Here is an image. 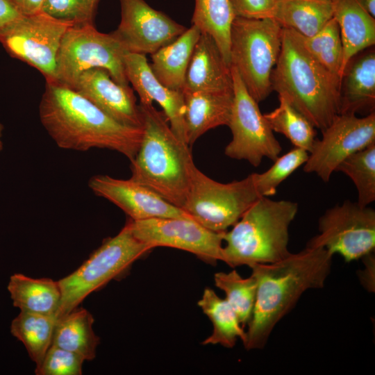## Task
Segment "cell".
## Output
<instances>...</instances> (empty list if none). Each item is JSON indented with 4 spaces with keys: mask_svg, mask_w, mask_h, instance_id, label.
<instances>
[{
    "mask_svg": "<svg viewBox=\"0 0 375 375\" xmlns=\"http://www.w3.org/2000/svg\"><path fill=\"white\" fill-rule=\"evenodd\" d=\"M283 27L274 19L235 17L230 34V65L258 103L272 89V74L282 43Z\"/></svg>",
    "mask_w": 375,
    "mask_h": 375,
    "instance_id": "cell-6",
    "label": "cell"
},
{
    "mask_svg": "<svg viewBox=\"0 0 375 375\" xmlns=\"http://www.w3.org/2000/svg\"><path fill=\"white\" fill-rule=\"evenodd\" d=\"M375 52L369 49L348 63L341 83L340 114L374 112Z\"/></svg>",
    "mask_w": 375,
    "mask_h": 375,
    "instance_id": "cell-22",
    "label": "cell"
},
{
    "mask_svg": "<svg viewBox=\"0 0 375 375\" xmlns=\"http://www.w3.org/2000/svg\"><path fill=\"white\" fill-rule=\"evenodd\" d=\"M235 17L230 0H195L192 25L213 38L230 66V34Z\"/></svg>",
    "mask_w": 375,
    "mask_h": 375,
    "instance_id": "cell-28",
    "label": "cell"
},
{
    "mask_svg": "<svg viewBox=\"0 0 375 375\" xmlns=\"http://www.w3.org/2000/svg\"><path fill=\"white\" fill-rule=\"evenodd\" d=\"M124 68L128 82L138 94L140 103L157 102L174 133L187 144L183 92L163 85L153 74L145 55L126 52Z\"/></svg>",
    "mask_w": 375,
    "mask_h": 375,
    "instance_id": "cell-18",
    "label": "cell"
},
{
    "mask_svg": "<svg viewBox=\"0 0 375 375\" xmlns=\"http://www.w3.org/2000/svg\"><path fill=\"white\" fill-rule=\"evenodd\" d=\"M84 361L80 355L51 344L35 372L37 375H80Z\"/></svg>",
    "mask_w": 375,
    "mask_h": 375,
    "instance_id": "cell-36",
    "label": "cell"
},
{
    "mask_svg": "<svg viewBox=\"0 0 375 375\" xmlns=\"http://www.w3.org/2000/svg\"><path fill=\"white\" fill-rule=\"evenodd\" d=\"M23 15L10 0H0V33Z\"/></svg>",
    "mask_w": 375,
    "mask_h": 375,
    "instance_id": "cell-38",
    "label": "cell"
},
{
    "mask_svg": "<svg viewBox=\"0 0 375 375\" xmlns=\"http://www.w3.org/2000/svg\"><path fill=\"white\" fill-rule=\"evenodd\" d=\"M372 15L375 16V0H357Z\"/></svg>",
    "mask_w": 375,
    "mask_h": 375,
    "instance_id": "cell-40",
    "label": "cell"
},
{
    "mask_svg": "<svg viewBox=\"0 0 375 375\" xmlns=\"http://www.w3.org/2000/svg\"><path fill=\"white\" fill-rule=\"evenodd\" d=\"M322 133L321 139H315L303 169L327 183L345 158L375 142L374 111L362 117L339 114Z\"/></svg>",
    "mask_w": 375,
    "mask_h": 375,
    "instance_id": "cell-13",
    "label": "cell"
},
{
    "mask_svg": "<svg viewBox=\"0 0 375 375\" xmlns=\"http://www.w3.org/2000/svg\"><path fill=\"white\" fill-rule=\"evenodd\" d=\"M298 204L259 198L224 235L223 262L231 267L272 263L288 256L289 228Z\"/></svg>",
    "mask_w": 375,
    "mask_h": 375,
    "instance_id": "cell-5",
    "label": "cell"
},
{
    "mask_svg": "<svg viewBox=\"0 0 375 375\" xmlns=\"http://www.w3.org/2000/svg\"><path fill=\"white\" fill-rule=\"evenodd\" d=\"M198 306L213 326L212 334L202 342L203 344H220L233 348L238 338L244 343L246 331L235 310L225 299L217 296L212 289L206 288L198 301Z\"/></svg>",
    "mask_w": 375,
    "mask_h": 375,
    "instance_id": "cell-26",
    "label": "cell"
},
{
    "mask_svg": "<svg viewBox=\"0 0 375 375\" xmlns=\"http://www.w3.org/2000/svg\"><path fill=\"white\" fill-rule=\"evenodd\" d=\"M142 138L133 160L130 179L150 189L181 209L191 185L195 165L188 146L171 128L153 104H139Z\"/></svg>",
    "mask_w": 375,
    "mask_h": 375,
    "instance_id": "cell-3",
    "label": "cell"
},
{
    "mask_svg": "<svg viewBox=\"0 0 375 375\" xmlns=\"http://www.w3.org/2000/svg\"><path fill=\"white\" fill-rule=\"evenodd\" d=\"M297 33L309 53L342 83L340 70L343 49L336 20L333 17L331 19L318 33L311 37Z\"/></svg>",
    "mask_w": 375,
    "mask_h": 375,
    "instance_id": "cell-33",
    "label": "cell"
},
{
    "mask_svg": "<svg viewBox=\"0 0 375 375\" xmlns=\"http://www.w3.org/2000/svg\"><path fill=\"white\" fill-rule=\"evenodd\" d=\"M200 35V31L192 25L174 41L151 54L150 68L163 85L174 90H183L188 67Z\"/></svg>",
    "mask_w": 375,
    "mask_h": 375,
    "instance_id": "cell-23",
    "label": "cell"
},
{
    "mask_svg": "<svg viewBox=\"0 0 375 375\" xmlns=\"http://www.w3.org/2000/svg\"><path fill=\"white\" fill-rule=\"evenodd\" d=\"M13 3V0H10Z\"/></svg>",
    "mask_w": 375,
    "mask_h": 375,
    "instance_id": "cell-42",
    "label": "cell"
},
{
    "mask_svg": "<svg viewBox=\"0 0 375 375\" xmlns=\"http://www.w3.org/2000/svg\"><path fill=\"white\" fill-rule=\"evenodd\" d=\"M183 93L186 142L188 146L192 145L208 131L228 125L233 91H185Z\"/></svg>",
    "mask_w": 375,
    "mask_h": 375,
    "instance_id": "cell-20",
    "label": "cell"
},
{
    "mask_svg": "<svg viewBox=\"0 0 375 375\" xmlns=\"http://www.w3.org/2000/svg\"><path fill=\"white\" fill-rule=\"evenodd\" d=\"M46 82L39 115L58 147L80 151L107 149L133 160L142 141V127L120 124L74 90L54 81Z\"/></svg>",
    "mask_w": 375,
    "mask_h": 375,
    "instance_id": "cell-2",
    "label": "cell"
},
{
    "mask_svg": "<svg viewBox=\"0 0 375 375\" xmlns=\"http://www.w3.org/2000/svg\"><path fill=\"white\" fill-rule=\"evenodd\" d=\"M333 256L321 247L306 245L272 263L249 267L257 281V292L251 319L247 324V350L266 345L276 325L310 289H320L330 273Z\"/></svg>",
    "mask_w": 375,
    "mask_h": 375,
    "instance_id": "cell-1",
    "label": "cell"
},
{
    "mask_svg": "<svg viewBox=\"0 0 375 375\" xmlns=\"http://www.w3.org/2000/svg\"><path fill=\"white\" fill-rule=\"evenodd\" d=\"M216 287L224 292L225 299L238 315L244 328L250 322L256 299L257 281L251 274L249 277H242L236 270L217 272L214 275Z\"/></svg>",
    "mask_w": 375,
    "mask_h": 375,
    "instance_id": "cell-31",
    "label": "cell"
},
{
    "mask_svg": "<svg viewBox=\"0 0 375 375\" xmlns=\"http://www.w3.org/2000/svg\"><path fill=\"white\" fill-rule=\"evenodd\" d=\"M253 174L223 183L195 167L182 210L194 221L214 232H225L259 199Z\"/></svg>",
    "mask_w": 375,
    "mask_h": 375,
    "instance_id": "cell-9",
    "label": "cell"
},
{
    "mask_svg": "<svg viewBox=\"0 0 375 375\" xmlns=\"http://www.w3.org/2000/svg\"><path fill=\"white\" fill-rule=\"evenodd\" d=\"M126 52L111 33L99 32L94 24L72 26L61 40L54 82L72 89L83 72L101 67L115 82L129 86L124 68Z\"/></svg>",
    "mask_w": 375,
    "mask_h": 375,
    "instance_id": "cell-8",
    "label": "cell"
},
{
    "mask_svg": "<svg viewBox=\"0 0 375 375\" xmlns=\"http://www.w3.org/2000/svg\"><path fill=\"white\" fill-rule=\"evenodd\" d=\"M44 0H13L14 4L24 15H30L41 12Z\"/></svg>",
    "mask_w": 375,
    "mask_h": 375,
    "instance_id": "cell-39",
    "label": "cell"
},
{
    "mask_svg": "<svg viewBox=\"0 0 375 375\" xmlns=\"http://www.w3.org/2000/svg\"><path fill=\"white\" fill-rule=\"evenodd\" d=\"M3 129V125L0 123V151L2 150L3 149V144H2V142L1 140V137L2 135V131Z\"/></svg>",
    "mask_w": 375,
    "mask_h": 375,
    "instance_id": "cell-41",
    "label": "cell"
},
{
    "mask_svg": "<svg viewBox=\"0 0 375 375\" xmlns=\"http://www.w3.org/2000/svg\"><path fill=\"white\" fill-rule=\"evenodd\" d=\"M309 153L301 148L278 156L265 172L253 173L256 190L260 197H269L276 194L278 186L307 161Z\"/></svg>",
    "mask_w": 375,
    "mask_h": 375,
    "instance_id": "cell-34",
    "label": "cell"
},
{
    "mask_svg": "<svg viewBox=\"0 0 375 375\" xmlns=\"http://www.w3.org/2000/svg\"><path fill=\"white\" fill-rule=\"evenodd\" d=\"M231 68L233 101L228 126L232 139L224 153L233 159L247 160L257 167L264 158L275 160L282 147L261 113L258 103L248 92L237 70Z\"/></svg>",
    "mask_w": 375,
    "mask_h": 375,
    "instance_id": "cell-10",
    "label": "cell"
},
{
    "mask_svg": "<svg viewBox=\"0 0 375 375\" xmlns=\"http://www.w3.org/2000/svg\"><path fill=\"white\" fill-rule=\"evenodd\" d=\"M99 0H44L41 12L73 26L94 24Z\"/></svg>",
    "mask_w": 375,
    "mask_h": 375,
    "instance_id": "cell-35",
    "label": "cell"
},
{
    "mask_svg": "<svg viewBox=\"0 0 375 375\" xmlns=\"http://www.w3.org/2000/svg\"><path fill=\"white\" fill-rule=\"evenodd\" d=\"M271 81L272 89L321 131L340 114V80L309 53L292 29L283 27L281 51Z\"/></svg>",
    "mask_w": 375,
    "mask_h": 375,
    "instance_id": "cell-4",
    "label": "cell"
},
{
    "mask_svg": "<svg viewBox=\"0 0 375 375\" xmlns=\"http://www.w3.org/2000/svg\"><path fill=\"white\" fill-rule=\"evenodd\" d=\"M72 26L42 12L23 15L0 33V43L10 56L38 69L46 81H55L61 40Z\"/></svg>",
    "mask_w": 375,
    "mask_h": 375,
    "instance_id": "cell-12",
    "label": "cell"
},
{
    "mask_svg": "<svg viewBox=\"0 0 375 375\" xmlns=\"http://www.w3.org/2000/svg\"><path fill=\"white\" fill-rule=\"evenodd\" d=\"M185 91H233L231 66L206 33H201L194 46L182 90Z\"/></svg>",
    "mask_w": 375,
    "mask_h": 375,
    "instance_id": "cell-19",
    "label": "cell"
},
{
    "mask_svg": "<svg viewBox=\"0 0 375 375\" xmlns=\"http://www.w3.org/2000/svg\"><path fill=\"white\" fill-rule=\"evenodd\" d=\"M318 230L307 245L338 253L347 262L362 258L375 248V210L347 200L325 211Z\"/></svg>",
    "mask_w": 375,
    "mask_h": 375,
    "instance_id": "cell-11",
    "label": "cell"
},
{
    "mask_svg": "<svg viewBox=\"0 0 375 375\" xmlns=\"http://www.w3.org/2000/svg\"><path fill=\"white\" fill-rule=\"evenodd\" d=\"M94 318L86 309L76 307L56 322L51 344L76 353L85 360L96 356L99 338L93 331Z\"/></svg>",
    "mask_w": 375,
    "mask_h": 375,
    "instance_id": "cell-25",
    "label": "cell"
},
{
    "mask_svg": "<svg viewBox=\"0 0 375 375\" xmlns=\"http://www.w3.org/2000/svg\"><path fill=\"white\" fill-rule=\"evenodd\" d=\"M347 175L358 192L357 203L367 206L375 200V142L345 158L336 168Z\"/></svg>",
    "mask_w": 375,
    "mask_h": 375,
    "instance_id": "cell-32",
    "label": "cell"
},
{
    "mask_svg": "<svg viewBox=\"0 0 375 375\" xmlns=\"http://www.w3.org/2000/svg\"><path fill=\"white\" fill-rule=\"evenodd\" d=\"M282 0H230L236 17L274 19Z\"/></svg>",
    "mask_w": 375,
    "mask_h": 375,
    "instance_id": "cell-37",
    "label": "cell"
},
{
    "mask_svg": "<svg viewBox=\"0 0 375 375\" xmlns=\"http://www.w3.org/2000/svg\"><path fill=\"white\" fill-rule=\"evenodd\" d=\"M278 106L264 114L270 128L283 135L294 147L309 153L316 139L315 126L286 99L282 96H278Z\"/></svg>",
    "mask_w": 375,
    "mask_h": 375,
    "instance_id": "cell-30",
    "label": "cell"
},
{
    "mask_svg": "<svg viewBox=\"0 0 375 375\" xmlns=\"http://www.w3.org/2000/svg\"><path fill=\"white\" fill-rule=\"evenodd\" d=\"M56 320L55 314L45 315L21 310L11 323L12 335L24 344L36 367L40 365L51 344Z\"/></svg>",
    "mask_w": 375,
    "mask_h": 375,
    "instance_id": "cell-29",
    "label": "cell"
},
{
    "mask_svg": "<svg viewBox=\"0 0 375 375\" xmlns=\"http://www.w3.org/2000/svg\"><path fill=\"white\" fill-rule=\"evenodd\" d=\"M8 290L14 306L20 310L57 316L62 298L58 281L15 274L10 276Z\"/></svg>",
    "mask_w": 375,
    "mask_h": 375,
    "instance_id": "cell-24",
    "label": "cell"
},
{
    "mask_svg": "<svg viewBox=\"0 0 375 375\" xmlns=\"http://www.w3.org/2000/svg\"><path fill=\"white\" fill-rule=\"evenodd\" d=\"M72 90L119 123L142 127L139 104L133 90L115 82L106 69L95 67L83 72Z\"/></svg>",
    "mask_w": 375,
    "mask_h": 375,
    "instance_id": "cell-17",
    "label": "cell"
},
{
    "mask_svg": "<svg viewBox=\"0 0 375 375\" xmlns=\"http://www.w3.org/2000/svg\"><path fill=\"white\" fill-rule=\"evenodd\" d=\"M332 18V0H282L274 19L283 28L311 37Z\"/></svg>",
    "mask_w": 375,
    "mask_h": 375,
    "instance_id": "cell-27",
    "label": "cell"
},
{
    "mask_svg": "<svg viewBox=\"0 0 375 375\" xmlns=\"http://www.w3.org/2000/svg\"><path fill=\"white\" fill-rule=\"evenodd\" d=\"M133 234L152 249L167 247L188 251L209 263L223 261L225 232H214L191 218H151L127 222Z\"/></svg>",
    "mask_w": 375,
    "mask_h": 375,
    "instance_id": "cell-14",
    "label": "cell"
},
{
    "mask_svg": "<svg viewBox=\"0 0 375 375\" xmlns=\"http://www.w3.org/2000/svg\"><path fill=\"white\" fill-rule=\"evenodd\" d=\"M333 17L340 29L343 56L341 78L350 62L359 52L375 43V19L357 0H332Z\"/></svg>",
    "mask_w": 375,
    "mask_h": 375,
    "instance_id": "cell-21",
    "label": "cell"
},
{
    "mask_svg": "<svg viewBox=\"0 0 375 375\" xmlns=\"http://www.w3.org/2000/svg\"><path fill=\"white\" fill-rule=\"evenodd\" d=\"M151 249L133 234L126 222L115 236L106 240L77 269L58 281L62 298L57 319L78 307L91 292L125 273L135 260Z\"/></svg>",
    "mask_w": 375,
    "mask_h": 375,
    "instance_id": "cell-7",
    "label": "cell"
},
{
    "mask_svg": "<svg viewBox=\"0 0 375 375\" xmlns=\"http://www.w3.org/2000/svg\"><path fill=\"white\" fill-rule=\"evenodd\" d=\"M121 20L110 33L129 53L153 54L187 28L144 0H119Z\"/></svg>",
    "mask_w": 375,
    "mask_h": 375,
    "instance_id": "cell-15",
    "label": "cell"
},
{
    "mask_svg": "<svg viewBox=\"0 0 375 375\" xmlns=\"http://www.w3.org/2000/svg\"><path fill=\"white\" fill-rule=\"evenodd\" d=\"M88 186L96 195L118 206L133 221L167 217L192 219L182 209L130 178L96 175L90 178Z\"/></svg>",
    "mask_w": 375,
    "mask_h": 375,
    "instance_id": "cell-16",
    "label": "cell"
}]
</instances>
